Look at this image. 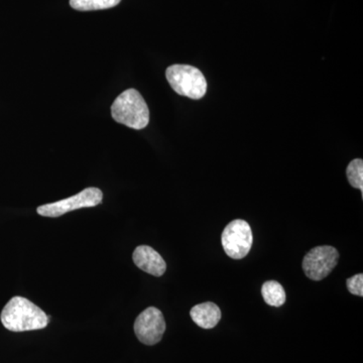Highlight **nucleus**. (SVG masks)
Segmentation results:
<instances>
[{"label": "nucleus", "instance_id": "obj_6", "mask_svg": "<svg viewBox=\"0 0 363 363\" xmlns=\"http://www.w3.org/2000/svg\"><path fill=\"white\" fill-rule=\"evenodd\" d=\"M339 253L336 248L323 245L310 250L303 259V271L312 281H321L326 278L337 266Z\"/></svg>", "mask_w": 363, "mask_h": 363}, {"label": "nucleus", "instance_id": "obj_9", "mask_svg": "<svg viewBox=\"0 0 363 363\" xmlns=\"http://www.w3.org/2000/svg\"><path fill=\"white\" fill-rule=\"evenodd\" d=\"M190 315L193 321L203 329L214 328L221 319L220 309L212 302L194 306Z\"/></svg>", "mask_w": 363, "mask_h": 363}, {"label": "nucleus", "instance_id": "obj_13", "mask_svg": "<svg viewBox=\"0 0 363 363\" xmlns=\"http://www.w3.org/2000/svg\"><path fill=\"white\" fill-rule=\"evenodd\" d=\"M346 285H347L348 291L350 294L355 296H363V274H357L355 276L351 277L346 281Z\"/></svg>", "mask_w": 363, "mask_h": 363}, {"label": "nucleus", "instance_id": "obj_2", "mask_svg": "<svg viewBox=\"0 0 363 363\" xmlns=\"http://www.w3.org/2000/svg\"><path fill=\"white\" fill-rule=\"evenodd\" d=\"M112 118L128 128L140 130L150 123V111L138 90L128 89L116 98L111 106Z\"/></svg>", "mask_w": 363, "mask_h": 363}, {"label": "nucleus", "instance_id": "obj_12", "mask_svg": "<svg viewBox=\"0 0 363 363\" xmlns=\"http://www.w3.org/2000/svg\"><path fill=\"white\" fill-rule=\"evenodd\" d=\"M348 182L353 188L359 189L363 193V161L362 159L353 160L346 169Z\"/></svg>", "mask_w": 363, "mask_h": 363}, {"label": "nucleus", "instance_id": "obj_11", "mask_svg": "<svg viewBox=\"0 0 363 363\" xmlns=\"http://www.w3.org/2000/svg\"><path fill=\"white\" fill-rule=\"evenodd\" d=\"M121 0H70L72 9L80 11H101L118 6Z\"/></svg>", "mask_w": 363, "mask_h": 363}, {"label": "nucleus", "instance_id": "obj_8", "mask_svg": "<svg viewBox=\"0 0 363 363\" xmlns=\"http://www.w3.org/2000/svg\"><path fill=\"white\" fill-rule=\"evenodd\" d=\"M133 259L138 269L152 276L162 277L167 271V264L162 255L149 245L136 247Z\"/></svg>", "mask_w": 363, "mask_h": 363}, {"label": "nucleus", "instance_id": "obj_4", "mask_svg": "<svg viewBox=\"0 0 363 363\" xmlns=\"http://www.w3.org/2000/svg\"><path fill=\"white\" fill-rule=\"evenodd\" d=\"M102 200H104V193L100 189L86 188L77 195L72 196L67 199L43 205L38 208L37 211L40 216L56 218V217L62 216V215L74 211V210L81 209V208L97 206V205L101 204Z\"/></svg>", "mask_w": 363, "mask_h": 363}, {"label": "nucleus", "instance_id": "obj_10", "mask_svg": "<svg viewBox=\"0 0 363 363\" xmlns=\"http://www.w3.org/2000/svg\"><path fill=\"white\" fill-rule=\"evenodd\" d=\"M262 295L264 302L272 307H281L285 304L286 298L285 289L278 281H266L262 286Z\"/></svg>", "mask_w": 363, "mask_h": 363}, {"label": "nucleus", "instance_id": "obj_7", "mask_svg": "<svg viewBox=\"0 0 363 363\" xmlns=\"http://www.w3.org/2000/svg\"><path fill=\"white\" fill-rule=\"evenodd\" d=\"M166 331V322L161 310L149 307L140 313L135 322L136 337L145 345H155L162 340Z\"/></svg>", "mask_w": 363, "mask_h": 363}, {"label": "nucleus", "instance_id": "obj_5", "mask_svg": "<svg viewBox=\"0 0 363 363\" xmlns=\"http://www.w3.org/2000/svg\"><path fill=\"white\" fill-rule=\"evenodd\" d=\"M222 247L230 259H241L252 250L253 236L247 221L236 219L231 221L221 235Z\"/></svg>", "mask_w": 363, "mask_h": 363}, {"label": "nucleus", "instance_id": "obj_1", "mask_svg": "<svg viewBox=\"0 0 363 363\" xmlns=\"http://www.w3.org/2000/svg\"><path fill=\"white\" fill-rule=\"evenodd\" d=\"M0 319L7 330L13 332L40 330L49 324V317L40 307L20 296L9 300Z\"/></svg>", "mask_w": 363, "mask_h": 363}, {"label": "nucleus", "instance_id": "obj_3", "mask_svg": "<svg viewBox=\"0 0 363 363\" xmlns=\"http://www.w3.org/2000/svg\"><path fill=\"white\" fill-rule=\"evenodd\" d=\"M167 80L176 93L191 99H201L207 92V82L199 69L190 65L169 66Z\"/></svg>", "mask_w": 363, "mask_h": 363}]
</instances>
